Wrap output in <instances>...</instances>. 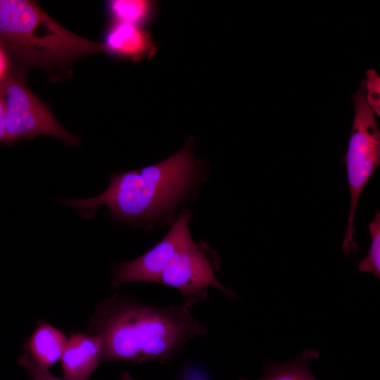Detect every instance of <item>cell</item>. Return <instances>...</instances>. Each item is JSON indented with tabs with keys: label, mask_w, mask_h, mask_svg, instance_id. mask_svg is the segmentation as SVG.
<instances>
[{
	"label": "cell",
	"mask_w": 380,
	"mask_h": 380,
	"mask_svg": "<svg viewBox=\"0 0 380 380\" xmlns=\"http://www.w3.org/2000/svg\"><path fill=\"white\" fill-rule=\"evenodd\" d=\"M100 340L85 333L68 338L61 357L65 380H89L101 362Z\"/></svg>",
	"instance_id": "9"
},
{
	"label": "cell",
	"mask_w": 380,
	"mask_h": 380,
	"mask_svg": "<svg viewBox=\"0 0 380 380\" xmlns=\"http://www.w3.org/2000/svg\"><path fill=\"white\" fill-rule=\"evenodd\" d=\"M0 45L19 68L65 67L88 54L103 52L101 42L64 28L34 1L0 0Z\"/></svg>",
	"instance_id": "3"
},
{
	"label": "cell",
	"mask_w": 380,
	"mask_h": 380,
	"mask_svg": "<svg viewBox=\"0 0 380 380\" xmlns=\"http://www.w3.org/2000/svg\"><path fill=\"white\" fill-rule=\"evenodd\" d=\"M107 9L112 23L144 27L155 18L157 3L150 0H110Z\"/></svg>",
	"instance_id": "11"
},
{
	"label": "cell",
	"mask_w": 380,
	"mask_h": 380,
	"mask_svg": "<svg viewBox=\"0 0 380 380\" xmlns=\"http://www.w3.org/2000/svg\"><path fill=\"white\" fill-rule=\"evenodd\" d=\"M219 267L217 252L207 243L193 241L171 258L156 283L179 291L182 305L188 308L204 301L210 287L221 291L229 298H236L234 292L216 278L215 271Z\"/></svg>",
	"instance_id": "6"
},
{
	"label": "cell",
	"mask_w": 380,
	"mask_h": 380,
	"mask_svg": "<svg viewBox=\"0 0 380 380\" xmlns=\"http://www.w3.org/2000/svg\"><path fill=\"white\" fill-rule=\"evenodd\" d=\"M354 118L347 152L342 158L346 166L350 193V206L342 249L346 255L357 254L353 239L354 218L360 196L373 172L380 164V132L375 114L369 106L365 93L364 81L353 95Z\"/></svg>",
	"instance_id": "4"
},
{
	"label": "cell",
	"mask_w": 380,
	"mask_h": 380,
	"mask_svg": "<svg viewBox=\"0 0 380 380\" xmlns=\"http://www.w3.org/2000/svg\"><path fill=\"white\" fill-rule=\"evenodd\" d=\"M0 142L6 143L4 122V113L1 103L0 101Z\"/></svg>",
	"instance_id": "17"
},
{
	"label": "cell",
	"mask_w": 380,
	"mask_h": 380,
	"mask_svg": "<svg viewBox=\"0 0 380 380\" xmlns=\"http://www.w3.org/2000/svg\"><path fill=\"white\" fill-rule=\"evenodd\" d=\"M18 364L27 371L32 380H63L39 365L25 351L18 358Z\"/></svg>",
	"instance_id": "15"
},
{
	"label": "cell",
	"mask_w": 380,
	"mask_h": 380,
	"mask_svg": "<svg viewBox=\"0 0 380 380\" xmlns=\"http://www.w3.org/2000/svg\"><path fill=\"white\" fill-rule=\"evenodd\" d=\"M6 143L48 135L77 146V137L63 127L49 108L32 92L25 82L24 70L15 68L0 80Z\"/></svg>",
	"instance_id": "5"
},
{
	"label": "cell",
	"mask_w": 380,
	"mask_h": 380,
	"mask_svg": "<svg viewBox=\"0 0 380 380\" xmlns=\"http://www.w3.org/2000/svg\"><path fill=\"white\" fill-rule=\"evenodd\" d=\"M10 70V60L0 45V80L9 72Z\"/></svg>",
	"instance_id": "16"
},
{
	"label": "cell",
	"mask_w": 380,
	"mask_h": 380,
	"mask_svg": "<svg viewBox=\"0 0 380 380\" xmlns=\"http://www.w3.org/2000/svg\"><path fill=\"white\" fill-rule=\"evenodd\" d=\"M319 356L317 351L305 350L293 361L282 364L271 362L265 367L259 380H317L310 370V364Z\"/></svg>",
	"instance_id": "12"
},
{
	"label": "cell",
	"mask_w": 380,
	"mask_h": 380,
	"mask_svg": "<svg viewBox=\"0 0 380 380\" xmlns=\"http://www.w3.org/2000/svg\"><path fill=\"white\" fill-rule=\"evenodd\" d=\"M122 380H137L129 372H125L122 374Z\"/></svg>",
	"instance_id": "18"
},
{
	"label": "cell",
	"mask_w": 380,
	"mask_h": 380,
	"mask_svg": "<svg viewBox=\"0 0 380 380\" xmlns=\"http://www.w3.org/2000/svg\"><path fill=\"white\" fill-rule=\"evenodd\" d=\"M68 337L56 327L44 322H39L23 351L39 365L50 368L61 360Z\"/></svg>",
	"instance_id": "10"
},
{
	"label": "cell",
	"mask_w": 380,
	"mask_h": 380,
	"mask_svg": "<svg viewBox=\"0 0 380 380\" xmlns=\"http://www.w3.org/2000/svg\"><path fill=\"white\" fill-rule=\"evenodd\" d=\"M364 81L366 101L377 116L380 115V77L374 69L366 71Z\"/></svg>",
	"instance_id": "14"
},
{
	"label": "cell",
	"mask_w": 380,
	"mask_h": 380,
	"mask_svg": "<svg viewBox=\"0 0 380 380\" xmlns=\"http://www.w3.org/2000/svg\"><path fill=\"white\" fill-rule=\"evenodd\" d=\"M371 236L370 248L367 256L357 265L360 272H371L380 277V213L378 210L369 224Z\"/></svg>",
	"instance_id": "13"
},
{
	"label": "cell",
	"mask_w": 380,
	"mask_h": 380,
	"mask_svg": "<svg viewBox=\"0 0 380 380\" xmlns=\"http://www.w3.org/2000/svg\"><path fill=\"white\" fill-rule=\"evenodd\" d=\"M189 138L178 152L158 163L137 170L112 173L110 182L99 196L82 199L61 198L84 218L94 216L106 205L110 217L126 223L154 220L174 207L198 177V162Z\"/></svg>",
	"instance_id": "2"
},
{
	"label": "cell",
	"mask_w": 380,
	"mask_h": 380,
	"mask_svg": "<svg viewBox=\"0 0 380 380\" xmlns=\"http://www.w3.org/2000/svg\"><path fill=\"white\" fill-rule=\"evenodd\" d=\"M101 44L103 52L134 62L151 59L158 49L151 34L144 27L112 22Z\"/></svg>",
	"instance_id": "8"
},
{
	"label": "cell",
	"mask_w": 380,
	"mask_h": 380,
	"mask_svg": "<svg viewBox=\"0 0 380 380\" xmlns=\"http://www.w3.org/2000/svg\"><path fill=\"white\" fill-rule=\"evenodd\" d=\"M191 213L184 209L169 232L153 248L140 257L122 264L113 270L111 286L134 281L156 283L171 258L194 240L189 230Z\"/></svg>",
	"instance_id": "7"
},
{
	"label": "cell",
	"mask_w": 380,
	"mask_h": 380,
	"mask_svg": "<svg viewBox=\"0 0 380 380\" xmlns=\"http://www.w3.org/2000/svg\"><path fill=\"white\" fill-rule=\"evenodd\" d=\"M87 331L101 341V362L165 363L208 329L182 304L158 306L115 293L96 306Z\"/></svg>",
	"instance_id": "1"
}]
</instances>
